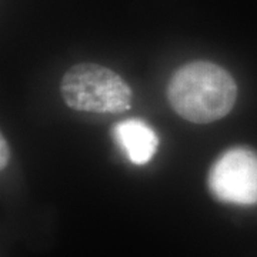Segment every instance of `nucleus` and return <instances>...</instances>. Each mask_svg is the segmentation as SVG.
Instances as JSON below:
<instances>
[{
    "mask_svg": "<svg viewBox=\"0 0 257 257\" xmlns=\"http://www.w3.org/2000/svg\"><path fill=\"white\" fill-rule=\"evenodd\" d=\"M237 86L231 74L211 62H190L176 70L167 86V99L184 120L206 124L233 109Z\"/></svg>",
    "mask_w": 257,
    "mask_h": 257,
    "instance_id": "nucleus-1",
    "label": "nucleus"
},
{
    "mask_svg": "<svg viewBox=\"0 0 257 257\" xmlns=\"http://www.w3.org/2000/svg\"><path fill=\"white\" fill-rule=\"evenodd\" d=\"M60 93L69 107L90 113L117 114L130 109L133 92L116 72L96 63L70 67L62 79Z\"/></svg>",
    "mask_w": 257,
    "mask_h": 257,
    "instance_id": "nucleus-2",
    "label": "nucleus"
},
{
    "mask_svg": "<svg viewBox=\"0 0 257 257\" xmlns=\"http://www.w3.org/2000/svg\"><path fill=\"white\" fill-rule=\"evenodd\" d=\"M210 193L223 203L257 204V153L247 147H233L211 166Z\"/></svg>",
    "mask_w": 257,
    "mask_h": 257,
    "instance_id": "nucleus-3",
    "label": "nucleus"
},
{
    "mask_svg": "<svg viewBox=\"0 0 257 257\" xmlns=\"http://www.w3.org/2000/svg\"><path fill=\"white\" fill-rule=\"evenodd\" d=\"M113 138L128 160L135 165H146L156 155L159 138L156 132L140 119H126L113 127Z\"/></svg>",
    "mask_w": 257,
    "mask_h": 257,
    "instance_id": "nucleus-4",
    "label": "nucleus"
},
{
    "mask_svg": "<svg viewBox=\"0 0 257 257\" xmlns=\"http://www.w3.org/2000/svg\"><path fill=\"white\" fill-rule=\"evenodd\" d=\"M0 147H2V160H0V167L2 170L8 166L9 163V146H8V142L5 140V138H2V142H0Z\"/></svg>",
    "mask_w": 257,
    "mask_h": 257,
    "instance_id": "nucleus-5",
    "label": "nucleus"
}]
</instances>
